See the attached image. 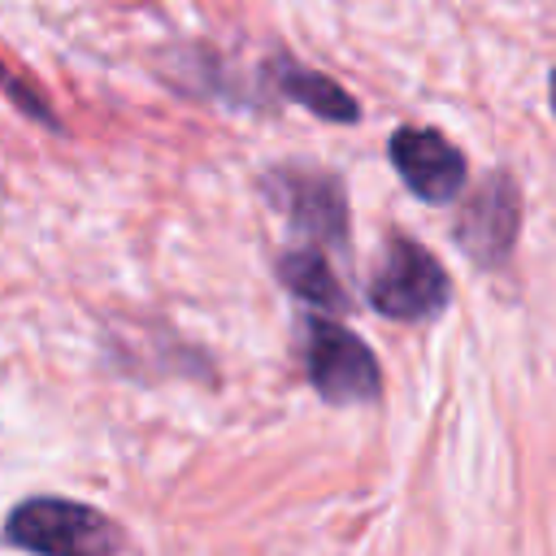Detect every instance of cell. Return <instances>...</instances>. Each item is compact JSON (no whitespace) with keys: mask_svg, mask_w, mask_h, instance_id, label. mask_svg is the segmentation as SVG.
I'll list each match as a JSON object with an SVG mask.
<instances>
[{"mask_svg":"<svg viewBox=\"0 0 556 556\" xmlns=\"http://www.w3.org/2000/svg\"><path fill=\"white\" fill-rule=\"evenodd\" d=\"M365 295L374 313L391 321H426L447 304L452 287H447L443 265L413 235H391Z\"/></svg>","mask_w":556,"mask_h":556,"instance_id":"cell-2","label":"cell"},{"mask_svg":"<svg viewBox=\"0 0 556 556\" xmlns=\"http://www.w3.org/2000/svg\"><path fill=\"white\" fill-rule=\"evenodd\" d=\"M278 278H282V287L295 295V300H304V304H317V308H348V291H343V282L334 278V269H330V261L317 252V248H291V252H282L278 256Z\"/></svg>","mask_w":556,"mask_h":556,"instance_id":"cell-8","label":"cell"},{"mask_svg":"<svg viewBox=\"0 0 556 556\" xmlns=\"http://www.w3.org/2000/svg\"><path fill=\"white\" fill-rule=\"evenodd\" d=\"M517 230H521V191H517L508 169H491L469 191V204L456 213L452 239L482 269H495V265H504L513 256Z\"/></svg>","mask_w":556,"mask_h":556,"instance_id":"cell-4","label":"cell"},{"mask_svg":"<svg viewBox=\"0 0 556 556\" xmlns=\"http://www.w3.org/2000/svg\"><path fill=\"white\" fill-rule=\"evenodd\" d=\"M304 369L321 400L330 404H365L382 387L378 356L365 348L361 334L330 317L304 321Z\"/></svg>","mask_w":556,"mask_h":556,"instance_id":"cell-3","label":"cell"},{"mask_svg":"<svg viewBox=\"0 0 556 556\" xmlns=\"http://www.w3.org/2000/svg\"><path fill=\"white\" fill-rule=\"evenodd\" d=\"M4 539L43 556H87V552H113L126 543L104 513L74 500H56V495H35L17 504L4 521Z\"/></svg>","mask_w":556,"mask_h":556,"instance_id":"cell-1","label":"cell"},{"mask_svg":"<svg viewBox=\"0 0 556 556\" xmlns=\"http://www.w3.org/2000/svg\"><path fill=\"white\" fill-rule=\"evenodd\" d=\"M387 156L395 165V174L404 178V187L430 204H447L460 195L469 165L465 152L456 143H447L439 130L426 126H400L387 143Z\"/></svg>","mask_w":556,"mask_h":556,"instance_id":"cell-6","label":"cell"},{"mask_svg":"<svg viewBox=\"0 0 556 556\" xmlns=\"http://www.w3.org/2000/svg\"><path fill=\"white\" fill-rule=\"evenodd\" d=\"M265 191L300 235H308L317 243L348 239V200H343V182L334 174L278 165V169H269Z\"/></svg>","mask_w":556,"mask_h":556,"instance_id":"cell-5","label":"cell"},{"mask_svg":"<svg viewBox=\"0 0 556 556\" xmlns=\"http://www.w3.org/2000/svg\"><path fill=\"white\" fill-rule=\"evenodd\" d=\"M552 109H556V70H552Z\"/></svg>","mask_w":556,"mask_h":556,"instance_id":"cell-9","label":"cell"},{"mask_svg":"<svg viewBox=\"0 0 556 556\" xmlns=\"http://www.w3.org/2000/svg\"><path fill=\"white\" fill-rule=\"evenodd\" d=\"M269 83H274L287 100L304 104L308 113H317V117H326V122H356V117H361L356 100H352L339 83H330L326 74H317V70H308V65H300V61H291V56H274V61H269Z\"/></svg>","mask_w":556,"mask_h":556,"instance_id":"cell-7","label":"cell"}]
</instances>
